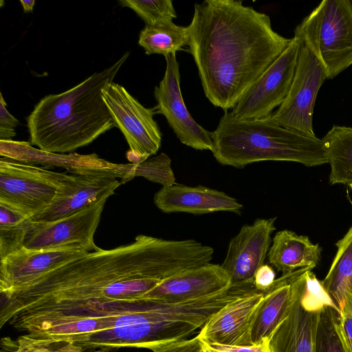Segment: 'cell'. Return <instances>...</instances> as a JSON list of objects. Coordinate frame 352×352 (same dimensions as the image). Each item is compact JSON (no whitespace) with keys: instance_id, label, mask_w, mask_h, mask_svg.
I'll list each match as a JSON object with an SVG mask.
<instances>
[{"instance_id":"6da1fadb","label":"cell","mask_w":352,"mask_h":352,"mask_svg":"<svg viewBox=\"0 0 352 352\" xmlns=\"http://www.w3.org/2000/svg\"><path fill=\"white\" fill-rule=\"evenodd\" d=\"M207 246L193 239L140 234L97 250L1 294L0 328L47 314H70L142 297L162 280L206 265Z\"/></svg>"},{"instance_id":"7a4b0ae2","label":"cell","mask_w":352,"mask_h":352,"mask_svg":"<svg viewBox=\"0 0 352 352\" xmlns=\"http://www.w3.org/2000/svg\"><path fill=\"white\" fill-rule=\"evenodd\" d=\"M187 30L205 96L224 112L234 108L292 40L274 30L268 15L238 0L196 3Z\"/></svg>"},{"instance_id":"3957f363","label":"cell","mask_w":352,"mask_h":352,"mask_svg":"<svg viewBox=\"0 0 352 352\" xmlns=\"http://www.w3.org/2000/svg\"><path fill=\"white\" fill-rule=\"evenodd\" d=\"M256 289L252 283L232 284L208 296L178 302L138 298L96 306L109 329L78 344L84 352H111L122 348L154 351L186 339L228 303Z\"/></svg>"},{"instance_id":"277c9868","label":"cell","mask_w":352,"mask_h":352,"mask_svg":"<svg viewBox=\"0 0 352 352\" xmlns=\"http://www.w3.org/2000/svg\"><path fill=\"white\" fill-rule=\"evenodd\" d=\"M129 55L126 52L75 87L42 98L27 118L30 144L47 152L65 153L91 143L115 126L102 90L113 82Z\"/></svg>"},{"instance_id":"5b68a950","label":"cell","mask_w":352,"mask_h":352,"mask_svg":"<svg viewBox=\"0 0 352 352\" xmlns=\"http://www.w3.org/2000/svg\"><path fill=\"white\" fill-rule=\"evenodd\" d=\"M216 160L242 168L254 162L284 161L307 167L327 163L322 139L286 129L269 116L241 119L226 111L212 132Z\"/></svg>"},{"instance_id":"8992f818","label":"cell","mask_w":352,"mask_h":352,"mask_svg":"<svg viewBox=\"0 0 352 352\" xmlns=\"http://www.w3.org/2000/svg\"><path fill=\"white\" fill-rule=\"evenodd\" d=\"M294 37L314 56L326 78L352 65V1L323 0L295 29Z\"/></svg>"},{"instance_id":"52a82bcc","label":"cell","mask_w":352,"mask_h":352,"mask_svg":"<svg viewBox=\"0 0 352 352\" xmlns=\"http://www.w3.org/2000/svg\"><path fill=\"white\" fill-rule=\"evenodd\" d=\"M313 269L296 271L289 305L270 337L273 352H315V340L321 311L326 307L338 310L317 278H307Z\"/></svg>"},{"instance_id":"ba28073f","label":"cell","mask_w":352,"mask_h":352,"mask_svg":"<svg viewBox=\"0 0 352 352\" xmlns=\"http://www.w3.org/2000/svg\"><path fill=\"white\" fill-rule=\"evenodd\" d=\"M68 175L1 157L0 202L32 218L51 204Z\"/></svg>"},{"instance_id":"9c48e42d","label":"cell","mask_w":352,"mask_h":352,"mask_svg":"<svg viewBox=\"0 0 352 352\" xmlns=\"http://www.w3.org/2000/svg\"><path fill=\"white\" fill-rule=\"evenodd\" d=\"M102 98L115 126L124 134L129 146V160L141 164L157 153L162 135L153 116L154 108L144 107L122 85L111 82L102 90Z\"/></svg>"},{"instance_id":"30bf717a","label":"cell","mask_w":352,"mask_h":352,"mask_svg":"<svg viewBox=\"0 0 352 352\" xmlns=\"http://www.w3.org/2000/svg\"><path fill=\"white\" fill-rule=\"evenodd\" d=\"M327 79L319 62L300 43L294 76L289 91L271 116L280 126L316 136L313 115L318 92Z\"/></svg>"},{"instance_id":"8fae6325","label":"cell","mask_w":352,"mask_h":352,"mask_svg":"<svg viewBox=\"0 0 352 352\" xmlns=\"http://www.w3.org/2000/svg\"><path fill=\"white\" fill-rule=\"evenodd\" d=\"M300 41L296 37L284 52L270 65L230 111L241 119L261 118L270 116L285 99L295 74Z\"/></svg>"},{"instance_id":"7c38bea8","label":"cell","mask_w":352,"mask_h":352,"mask_svg":"<svg viewBox=\"0 0 352 352\" xmlns=\"http://www.w3.org/2000/svg\"><path fill=\"white\" fill-rule=\"evenodd\" d=\"M0 155L30 165H42L45 168L58 167L67 173L79 175L120 178L121 184L135 177L133 164H116L100 158L95 153H56L32 146L30 142L0 140Z\"/></svg>"},{"instance_id":"4fadbf2b","label":"cell","mask_w":352,"mask_h":352,"mask_svg":"<svg viewBox=\"0 0 352 352\" xmlns=\"http://www.w3.org/2000/svg\"><path fill=\"white\" fill-rule=\"evenodd\" d=\"M164 76L154 89L157 105L155 114L164 116L179 140L195 150L214 149L212 132L199 124L191 116L184 101L180 88L179 66L176 54L165 57Z\"/></svg>"},{"instance_id":"5bb4252c","label":"cell","mask_w":352,"mask_h":352,"mask_svg":"<svg viewBox=\"0 0 352 352\" xmlns=\"http://www.w3.org/2000/svg\"><path fill=\"white\" fill-rule=\"evenodd\" d=\"M107 199L88 206L67 217L52 221H32L27 232L23 248L50 249L79 245L91 252L97 250L94 234Z\"/></svg>"},{"instance_id":"9a60e30c","label":"cell","mask_w":352,"mask_h":352,"mask_svg":"<svg viewBox=\"0 0 352 352\" xmlns=\"http://www.w3.org/2000/svg\"><path fill=\"white\" fill-rule=\"evenodd\" d=\"M276 220L258 218L252 224L243 226L230 240L221 267L232 283L253 282L254 273L267 256Z\"/></svg>"},{"instance_id":"2e32d148","label":"cell","mask_w":352,"mask_h":352,"mask_svg":"<svg viewBox=\"0 0 352 352\" xmlns=\"http://www.w3.org/2000/svg\"><path fill=\"white\" fill-rule=\"evenodd\" d=\"M264 294L256 290L228 303L208 318L198 338L206 344H253L252 330Z\"/></svg>"},{"instance_id":"e0dca14e","label":"cell","mask_w":352,"mask_h":352,"mask_svg":"<svg viewBox=\"0 0 352 352\" xmlns=\"http://www.w3.org/2000/svg\"><path fill=\"white\" fill-rule=\"evenodd\" d=\"M36 340L66 341L76 344L108 329V319L97 309L63 314H47L31 317L11 324Z\"/></svg>"},{"instance_id":"ac0fdd59","label":"cell","mask_w":352,"mask_h":352,"mask_svg":"<svg viewBox=\"0 0 352 352\" xmlns=\"http://www.w3.org/2000/svg\"><path fill=\"white\" fill-rule=\"evenodd\" d=\"M89 252L79 245L40 250L23 248L0 261V293L23 285Z\"/></svg>"},{"instance_id":"d6986e66","label":"cell","mask_w":352,"mask_h":352,"mask_svg":"<svg viewBox=\"0 0 352 352\" xmlns=\"http://www.w3.org/2000/svg\"><path fill=\"white\" fill-rule=\"evenodd\" d=\"M121 184L116 179L107 177L69 174L51 204L32 219L45 222L67 217L97 201L107 199Z\"/></svg>"},{"instance_id":"ffe728a7","label":"cell","mask_w":352,"mask_h":352,"mask_svg":"<svg viewBox=\"0 0 352 352\" xmlns=\"http://www.w3.org/2000/svg\"><path fill=\"white\" fill-rule=\"evenodd\" d=\"M231 285L230 278L221 265L208 263L162 280L142 298L178 302L214 294Z\"/></svg>"},{"instance_id":"44dd1931","label":"cell","mask_w":352,"mask_h":352,"mask_svg":"<svg viewBox=\"0 0 352 352\" xmlns=\"http://www.w3.org/2000/svg\"><path fill=\"white\" fill-rule=\"evenodd\" d=\"M155 205L164 213L186 212L203 214L215 212L240 214L243 205L226 193L206 186L175 184L162 186L153 198Z\"/></svg>"},{"instance_id":"7402d4cb","label":"cell","mask_w":352,"mask_h":352,"mask_svg":"<svg viewBox=\"0 0 352 352\" xmlns=\"http://www.w3.org/2000/svg\"><path fill=\"white\" fill-rule=\"evenodd\" d=\"M322 248L308 236L283 230L272 239L267 253L269 264L283 275L301 268L314 269L320 261Z\"/></svg>"},{"instance_id":"603a6c76","label":"cell","mask_w":352,"mask_h":352,"mask_svg":"<svg viewBox=\"0 0 352 352\" xmlns=\"http://www.w3.org/2000/svg\"><path fill=\"white\" fill-rule=\"evenodd\" d=\"M296 273V270L282 275L265 293L252 330L253 344L270 338L284 318L291 301L292 282Z\"/></svg>"},{"instance_id":"cb8c5ba5","label":"cell","mask_w":352,"mask_h":352,"mask_svg":"<svg viewBox=\"0 0 352 352\" xmlns=\"http://www.w3.org/2000/svg\"><path fill=\"white\" fill-rule=\"evenodd\" d=\"M329 184L352 185V127L333 126L322 138Z\"/></svg>"},{"instance_id":"d4e9b609","label":"cell","mask_w":352,"mask_h":352,"mask_svg":"<svg viewBox=\"0 0 352 352\" xmlns=\"http://www.w3.org/2000/svg\"><path fill=\"white\" fill-rule=\"evenodd\" d=\"M336 245L337 252L321 283L342 314L352 285V226Z\"/></svg>"},{"instance_id":"484cf974","label":"cell","mask_w":352,"mask_h":352,"mask_svg":"<svg viewBox=\"0 0 352 352\" xmlns=\"http://www.w3.org/2000/svg\"><path fill=\"white\" fill-rule=\"evenodd\" d=\"M188 43L187 27L175 24L168 27L145 25L138 39V45L144 48L146 54H162L164 57L182 50Z\"/></svg>"},{"instance_id":"4316f807","label":"cell","mask_w":352,"mask_h":352,"mask_svg":"<svg viewBox=\"0 0 352 352\" xmlns=\"http://www.w3.org/2000/svg\"><path fill=\"white\" fill-rule=\"evenodd\" d=\"M32 218L0 202V261L23 248Z\"/></svg>"},{"instance_id":"83f0119b","label":"cell","mask_w":352,"mask_h":352,"mask_svg":"<svg viewBox=\"0 0 352 352\" xmlns=\"http://www.w3.org/2000/svg\"><path fill=\"white\" fill-rule=\"evenodd\" d=\"M119 3L133 10L146 25L168 27L177 17L170 0H120Z\"/></svg>"},{"instance_id":"f1b7e54d","label":"cell","mask_w":352,"mask_h":352,"mask_svg":"<svg viewBox=\"0 0 352 352\" xmlns=\"http://www.w3.org/2000/svg\"><path fill=\"white\" fill-rule=\"evenodd\" d=\"M340 313L331 307L322 309L315 340V352H348L339 329Z\"/></svg>"},{"instance_id":"f546056e","label":"cell","mask_w":352,"mask_h":352,"mask_svg":"<svg viewBox=\"0 0 352 352\" xmlns=\"http://www.w3.org/2000/svg\"><path fill=\"white\" fill-rule=\"evenodd\" d=\"M141 176L162 186L175 184V177L171 167V160L165 153L135 164V177Z\"/></svg>"},{"instance_id":"4dcf8cb0","label":"cell","mask_w":352,"mask_h":352,"mask_svg":"<svg viewBox=\"0 0 352 352\" xmlns=\"http://www.w3.org/2000/svg\"><path fill=\"white\" fill-rule=\"evenodd\" d=\"M13 352H84L78 344L66 341L42 340L25 334L15 340Z\"/></svg>"},{"instance_id":"1f68e13d","label":"cell","mask_w":352,"mask_h":352,"mask_svg":"<svg viewBox=\"0 0 352 352\" xmlns=\"http://www.w3.org/2000/svg\"><path fill=\"white\" fill-rule=\"evenodd\" d=\"M19 121L6 109V102L0 93V140H13L16 136L15 128Z\"/></svg>"},{"instance_id":"d6a6232c","label":"cell","mask_w":352,"mask_h":352,"mask_svg":"<svg viewBox=\"0 0 352 352\" xmlns=\"http://www.w3.org/2000/svg\"><path fill=\"white\" fill-rule=\"evenodd\" d=\"M153 352H204L202 341L195 336L191 339L173 341L155 349Z\"/></svg>"},{"instance_id":"836d02e7","label":"cell","mask_w":352,"mask_h":352,"mask_svg":"<svg viewBox=\"0 0 352 352\" xmlns=\"http://www.w3.org/2000/svg\"><path fill=\"white\" fill-rule=\"evenodd\" d=\"M206 345L209 348L219 352H273L270 344V338H266L259 343L245 346H231L219 344H206Z\"/></svg>"},{"instance_id":"e575fe53","label":"cell","mask_w":352,"mask_h":352,"mask_svg":"<svg viewBox=\"0 0 352 352\" xmlns=\"http://www.w3.org/2000/svg\"><path fill=\"white\" fill-rule=\"evenodd\" d=\"M275 278L274 268L270 264H263L254 273L253 284L258 291L265 293L273 285Z\"/></svg>"},{"instance_id":"d590c367","label":"cell","mask_w":352,"mask_h":352,"mask_svg":"<svg viewBox=\"0 0 352 352\" xmlns=\"http://www.w3.org/2000/svg\"><path fill=\"white\" fill-rule=\"evenodd\" d=\"M339 329L348 352H352V307L345 303L340 315Z\"/></svg>"},{"instance_id":"8d00e7d4","label":"cell","mask_w":352,"mask_h":352,"mask_svg":"<svg viewBox=\"0 0 352 352\" xmlns=\"http://www.w3.org/2000/svg\"><path fill=\"white\" fill-rule=\"evenodd\" d=\"M20 2L23 6V11L25 12H30L33 10L34 6L35 3L34 0H30V1L21 0Z\"/></svg>"},{"instance_id":"74e56055","label":"cell","mask_w":352,"mask_h":352,"mask_svg":"<svg viewBox=\"0 0 352 352\" xmlns=\"http://www.w3.org/2000/svg\"><path fill=\"white\" fill-rule=\"evenodd\" d=\"M345 303L349 305L352 307V285H351L350 289L348 292Z\"/></svg>"},{"instance_id":"f35d334b","label":"cell","mask_w":352,"mask_h":352,"mask_svg":"<svg viewBox=\"0 0 352 352\" xmlns=\"http://www.w3.org/2000/svg\"><path fill=\"white\" fill-rule=\"evenodd\" d=\"M14 346H15V342H14L12 352H13ZM1 352H9V349H8V347L6 343L2 339L1 340Z\"/></svg>"},{"instance_id":"ab89813d","label":"cell","mask_w":352,"mask_h":352,"mask_svg":"<svg viewBox=\"0 0 352 352\" xmlns=\"http://www.w3.org/2000/svg\"><path fill=\"white\" fill-rule=\"evenodd\" d=\"M202 344H203V346H204V348L205 349V350H206L207 352H219V351H215V350H214V349H212L209 348V347L206 345V344L205 342H204L203 341H202Z\"/></svg>"},{"instance_id":"60d3db41","label":"cell","mask_w":352,"mask_h":352,"mask_svg":"<svg viewBox=\"0 0 352 352\" xmlns=\"http://www.w3.org/2000/svg\"><path fill=\"white\" fill-rule=\"evenodd\" d=\"M202 345H203V344H202ZM203 348H204V346H203ZM204 352H207V351L205 350V349H204Z\"/></svg>"},{"instance_id":"b9f144b4","label":"cell","mask_w":352,"mask_h":352,"mask_svg":"<svg viewBox=\"0 0 352 352\" xmlns=\"http://www.w3.org/2000/svg\"></svg>"},{"instance_id":"7bdbcfd3","label":"cell","mask_w":352,"mask_h":352,"mask_svg":"<svg viewBox=\"0 0 352 352\" xmlns=\"http://www.w3.org/2000/svg\"><path fill=\"white\" fill-rule=\"evenodd\" d=\"M352 1V0H351Z\"/></svg>"}]
</instances>
